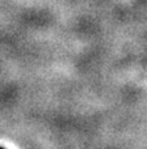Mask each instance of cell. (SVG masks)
Listing matches in <instances>:
<instances>
[{
    "instance_id": "obj_1",
    "label": "cell",
    "mask_w": 147,
    "mask_h": 149,
    "mask_svg": "<svg viewBox=\"0 0 147 149\" xmlns=\"http://www.w3.org/2000/svg\"><path fill=\"white\" fill-rule=\"evenodd\" d=\"M0 149H4V148H0Z\"/></svg>"
}]
</instances>
